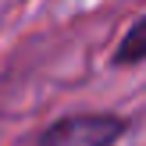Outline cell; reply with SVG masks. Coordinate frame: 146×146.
Returning <instances> with one entry per match:
<instances>
[{"instance_id": "obj_2", "label": "cell", "mask_w": 146, "mask_h": 146, "mask_svg": "<svg viewBox=\"0 0 146 146\" xmlns=\"http://www.w3.org/2000/svg\"><path fill=\"white\" fill-rule=\"evenodd\" d=\"M114 68H135V64L146 61V21L135 18L132 25H128L125 39H121V46L114 50Z\"/></svg>"}, {"instance_id": "obj_1", "label": "cell", "mask_w": 146, "mask_h": 146, "mask_svg": "<svg viewBox=\"0 0 146 146\" xmlns=\"http://www.w3.org/2000/svg\"><path fill=\"white\" fill-rule=\"evenodd\" d=\"M132 121L111 111H82V114H64L50 121L32 146H118Z\"/></svg>"}]
</instances>
